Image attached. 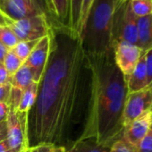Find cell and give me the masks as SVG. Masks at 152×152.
Instances as JSON below:
<instances>
[{"label":"cell","instance_id":"obj_14","mask_svg":"<svg viewBox=\"0 0 152 152\" xmlns=\"http://www.w3.org/2000/svg\"><path fill=\"white\" fill-rule=\"evenodd\" d=\"M138 47L146 52L152 48V15L137 18Z\"/></svg>","mask_w":152,"mask_h":152},{"label":"cell","instance_id":"obj_23","mask_svg":"<svg viewBox=\"0 0 152 152\" xmlns=\"http://www.w3.org/2000/svg\"><path fill=\"white\" fill-rule=\"evenodd\" d=\"M95 2V0H83L82 3V7H81V13H80V21H79V39L81 32L85 25V23L87 21V18L89 16V14L91 12V9Z\"/></svg>","mask_w":152,"mask_h":152},{"label":"cell","instance_id":"obj_29","mask_svg":"<svg viewBox=\"0 0 152 152\" xmlns=\"http://www.w3.org/2000/svg\"><path fill=\"white\" fill-rule=\"evenodd\" d=\"M8 112H9L8 104L6 102H0V123L7 121Z\"/></svg>","mask_w":152,"mask_h":152},{"label":"cell","instance_id":"obj_20","mask_svg":"<svg viewBox=\"0 0 152 152\" xmlns=\"http://www.w3.org/2000/svg\"><path fill=\"white\" fill-rule=\"evenodd\" d=\"M39 39L37 40H25V41H19L17 45L13 48L15 55L24 63L27 58L29 57L30 54L33 50L34 47L37 45Z\"/></svg>","mask_w":152,"mask_h":152},{"label":"cell","instance_id":"obj_21","mask_svg":"<svg viewBox=\"0 0 152 152\" xmlns=\"http://www.w3.org/2000/svg\"><path fill=\"white\" fill-rule=\"evenodd\" d=\"M83 0H71V31L79 38V21Z\"/></svg>","mask_w":152,"mask_h":152},{"label":"cell","instance_id":"obj_39","mask_svg":"<svg viewBox=\"0 0 152 152\" xmlns=\"http://www.w3.org/2000/svg\"><path fill=\"white\" fill-rule=\"evenodd\" d=\"M120 1H126V0H120Z\"/></svg>","mask_w":152,"mask_h":152},{"label":"cell","instance_id":"obj_24","mask_svg":"<svg viewBox=\"0 0 152 152\" xmlns=\"http://www.w3.org/2000/svg\"><path fill=\"white\" fill-rule=\"evenodd\" d=\"M135 152H152V131L150 130L148 134L139 142L134 148Z\"/></svg>","mask_w":152,"mask_h":152},{"label":"cell","instance_id":"obj_6","mask_svg":"<svg viewBox=\"0 0 152 152\" xmlns=\"http://www.w3.org/2000/svg\"><path fill=\"white\" fill-rule=\"evenodd\" d=\"M8 26L20 41L40 39L48 36L50 31V25L45 14L12 22Z\"/></svg>","mask_w":152,"mask_h":152},{"label":"cell","instance_id":"obj_2","mask_svg":"<svg viewBox=\"0 0 152 152\" xmlns=\"http://www.w3.org/2000/svg\"><path fill=\"white\" fill-rule=\"evenodd\" d=\"M86 56L91 72L90 95L83 130L77 140H93L111 146L124 132L126 81L115 64L113 51Z\"/></svg>","mask_w":152,"mask_h":152},{"label":"cell","instance_id":"obj_11","mask_svg":"<svg viewBox=\"0 0 152 152\" xmlns=\"http://www.w3.org/2000/svg\"><path fill=\"white\" fill-rule=\"evenodd\" d=\"M50 50V38L49 35L43 37L39 40L33 50L30 54L27 60L24 62L31 70L33 81L39 83L43 72L45 71Z\"/></svg>","mask_w":152,"mask_h":152},{"label":"cell","instance_id":"obj_35","mask_svg":"<svg viewBox=\"0 0 152 152\" xmlns=\"http://www.w3.org/2000/svg\"><path fill=\"white\" fill-rule=\"evenodd\" d=\"M53 152H64V147H56Z\"/></svg>","mask_w":152,"mask_h":152},{"label":"cell","instance_id":"obj_10","mask_svg":"<svg viewBox=\"0 0 152 152\" xmlns=\"http://www.w3.org/2000/svg\"><path fill=\"white\" fill-rule=\"evenodd\" d=\"M40 1L50 27L71 30V0Z\"/></svg>","mask_w":152,"mask_h":152},{"label":"cell","instance_id":"obj_22","mask_svg":"<svg viewBox=\"0 0 152 152\" xmlns=\"http://www.w3.org/2000/svg\"><path fill=\"white\" fill-rule=\"evenodd\" d=\"M20 40L9 26H3L0 32V42L8 50L13 49Z\"/></svg>","mask_w":152,"mask_h":152},{"label":"cell","instance_id":"obj_34","mask_svg":"<svg viewBox=\"0 0 152 152\" xmlns=\"http://www.w3.org/2000/svg\"><path fill=\"white\" fill-rule=\"evenodd\" d=\"M9 148H10V146H9V142H8L7 139L0 142V152H4Z\"/></svg>","mask_w":152,"mask_h":152},{"label":"cell","instance_id":"obj_8","mask_svg":"<svg viewBox=\"0 0 152 152\" xmlns=\"http://www.w3.org/2000/svg\"><path fill=\"white\" fill-rule=\"evenodd\" d=\"M151 107L152 87H147L144 90L128 93L125 99L123 113L124 128Z\"/></svg>","mask_w":152,"mask_h":152},{"label":"cell","instance_id":"obj_18","mask_svg":"<svg viewBox=\"0 0 152 152\" xmlns=\"http://www.w3.org/2000/svg\"><path fill=\"white\" fill-rule=\"evenodd\" d=\"M129 3L137 18L152 15V0H129Z\"/></svg>","mask_w":152,"mask_h":152},{"label":"cell","instance_id":"obj_1","mask_svg":"<svg viewBox=\"0 0 152 152\" xmlns=\"http://www.w3.org/2000/svg\"><path fill=\"white\" fill-rule=\"evenodd\" d=\"M48 60L29 112L30 147L49 144L64 148L83 130L90 95L91 72L80 39L71 30L49 31Z\"/></svg>","mask_w":152,"mask_h":152},{"label":"cell","instance_id":"obj_30","mask_svg":"<svg viewBox=\"0 0 152 152\" xmlns=\"http://www.w3.org/2000/svg\"><path fill=\"white\" fill-rule=\"evenodd\" d=\"M10 81H11V77L8 75L3 64H0V84L10 83Z\"/></svg>","mask_w":152,"mask_h":152},{"label":"cell","instance_id":"obj_26","mask_svg":"<svg viewBox=\"0 0 152 152\" xmlns=\"http://www.w3.org/2000/svg\"><path fill=\"white\" fill-rule=\"evenodd\" d=\"M148 87H152V48L144 53Z\"/></svg>","mask_w":152,"mask_h":152},{"label":"cell","instance_id":"obj_13","mask_svg":"<svg viewBox=\"0 0 152 152\" xmlns=\"http://www.w3.org/2000/svg\"><path fill=\"white\" fill-rule=\"evenodd\" d=\"M144 53L142 54L133 72L131 73L130 76H128L125 79L128 93L136 92V91L144 90L148 87Z\"/></svg>","mask_w":152,"mask_h":152},{"label":"cell","instance_id":"obj_15","mask_svg":"<svg viewBox=\"0 0 152 152\" xmlns=\"http://www.w3.org/2000/svg\"><path fill=\"white\" fill-rule=\"evenodd\" d=\"M110 147L99 144L93 140H80L64 148V152H109Z\"/></svg>","mask_w":152,"mask_h":152},{"label":"cell","instance_id":"obj_12","mask_svg":"<svg viewBox=\"0 0 152 152\" xmlns=\"http://www.w3.org/2000/svg\"><path fill=\"white\" fill-rule=\"evenodd\" d=\"M152 127V107L124 128L122 138L133 148L148 134Z\"/></svg>","mask_w":152,"mask_h":152},{"label":"cell","instance_id":"obj_3","mask_svg":"<svg viewBox=\"0 0 152 152\" xmlns=\"http://www.w3.org/2000/svg\"><path fill=\"white\" fill-rule=\"evenodd\" d=\"M118 0H95L80 42L86 55H103L113 51L112 24Z\"/></svg>","mask_w":152,"mask_h":152},{"label":"cell","instance_id":"obj_37","mask_svg":"<svg viewBox=\"0 0 152 152\" xmlns=\"http://www.w3.org/2000/svg\"><path fill=\"white\" fill-rule=\"evenodd\" d=\"M22 152H31V148H26V149L23 150Z\"/></svg>","mask_w":152,"mask_h":152},{"label":"cell","instance_id":"obj_33","mask_svg":"<svg viewBox=\"0 0 152 152\" xmlns=\"http://www.w3.org/2000/svg\"><path fill=\"white\" fill-rule=\"evenodd\" d=\"M12 22L8 20L1 12H0V25L1 26H8Z\"/></svg>","mask_w":152,"mask_h":152},{"label":"cell","instance_id":"obj_40","mask_svg":"<svg viewBox=\"0 0 152 152\" xmlns=\"http://www.w3.org/2000/svg\"><path fill=\"white\" fill-rule=\"evenodd\" d=\"M151 131H152V127H151Z\"/></svg>","mask_w":152,"mask_h":152},{"label":"cell","instance_id":"obj_4","mask_svg":"<svg viewBox=\"0 0 152 152\" xmlns=\"http://www.w3.org/2000/svg\"><path fill=\"white\" fill-rule=\"evenodd\" d=\"M23 91L13 88L8 101L9 112L7 119V140L10 148L23 151L30 148L28 137V116L29 112L17 110Z\"/></svg>","mask_w":152,"mask_h":152},{"label":"cell","instance_id":"obj_31","mask_svg":"<svg viewBox=\"0 0 152 152\" xmlns=\"http://www.w3.org/2000/svg\"><path fill=\"white\" fill-rule=\"evenodd\" d=\"M7 139V121L0 123V142Z\"/></svg>","mask_w":152,"mask_h":152},{"label":"cell","instance_id":"obj_27","mask_svg":"<svg viewBox=\"0 0 152 152\" xmlns=\"http://www.w3.org/2000/svg\"><path fill=\"white\" fill-rule=\"evenodd\" d=\"M12 86L10 83L0 84V102L8 103L10 99Z\"/></svg>","mask_w":152,"mask_h":152},{"label":"cell","instance_id":"obj_28","mask_svg":"<svg viewBox=\"0 0 152 152\" xmlns=\"http://www.w3.org/2000/svg\"><path fill=\"white\" fill-rule=\"evenodd\" d=\"M30 148L31 152H53L56 147L49 144H39Z\"/></svg>","mask_w":152,"mask_h":152},{"label":"cell","instance_id":"obj_16","mask_svg":"<svg viewBox=\"0 0 152 152\" xmlns=\"http://www.w3.org/2000/svg\"><path fill=\"white\" fill-rule=\"evenodd\" d=\"M32 83H34V81L31 70L25 63H23L20 69L12 76L10 81V84L13 88H16L21 91L26 89Z\"/></svg>","mask_w":152,"mask_h":152},{"label":"cell","instance_id":"obj_25","mask_svg":"<svg viewBox=\"0 0 152 152\" xmlns=\"http://www.w3.org/2000/svg\"><path fill=\"white\" fill-rule=\"evenodd\" d=\"M109 152H135V149L121 138L111 145Z\"/></svg>","mask_w":152,"mask_h":152},{"label":"cell","instance_id":"obj_7","mask_svg":"<svg viewBox=\"0 0 152 152\" xmlns=\"http://www.w3.org/2000/svg\"><path fill=\"white\" fill-rule=\"evenodd\" d=\"M0 12L11 22L45 14L40 0H0Z\"/></svg>","mask_w":152,"mask_h":152},{"label":"cell","instance_id":"obj_17","mask_svg":"<svg viewBox=\"0 0 152 152\" xmlns=\"http://www.w3.org/2000/svg\"><path fill=\"white\" fill-rule=\"evenodd\" d=\"M39 84L36 83H32L30 86L24 89L22 92V96L20 99V102L17 107L18 111L21 112H30L32 108L38 94Z\"/></svg>","mask_w":152,"mask_h":152},{"label":"cell","instance_id":"obj_36","mask_svg":"<svg viewBox=\"0 0 152 152\" xmlns=\"http://www.w3.org/2000/svg\"><path fill=\"white\" fill-rule=\"evenodd\" d=\"M4 152H22V151H20V150H16V149H13V148H9V149L6 150V151H4Z\"/></svg>","mask_w":152,"mask_h":152},{"label":"cell","instance_id":"obj_9","mask_svg":"<svg viewBox=\"0 0 152 152\" xmlns=\"http://www.w3.org/2000/svg\"><path fill=\"white\" fill-rule=\"evenodd\" d=\"M113 53L116 66L126 79L135 69L144 52L137 45L120 40L113 45Z\"/></svg>","mask_w":152,"mask_h":152},{"label":"cell","instance_id":"obj_19","mask_svg":"<svg viewBox=\"0 0 152 152\" xmlns=\"http://www.w3.org/2000/svg\"><path fill=\"white\" fill-rule=\"evenodd\" d=\"M23 64V62L15 55L14 50L9 49L5 56L3 65L10 77H12Z\"/></svg>","mask_w":152,"mask_h":152},{"label":"cell","instance_id":"obj_32","mask_svg":"<svg viewBox=\"0 0 152 152\" xmlns=\"http://www.w3.org/2000/svg\"><path fill=\"white\" fill-rule=\"evenodd\" d=\"M7 51H8V49H7L1 42H0V64H3L5 56H6V54L7 53Z\"/></svg>","mask_w":152,"mask_h":152},{"label":"cell","instance_id":"obj_5","mask_svg":"<svg viewBox=\"0 0 152 152\" xmlns=\"http://www.w3.org/2000/svg\"><path fill=\"white\" fill-rule=\"evenodd\" d=\"M120 40H125L138 46L137 17L131 9L129 0H118L114 12L112 24L113 45Z\"/></svg>","mask_w":152,"mask_h":152},{"label":"cell","instance_id":"obj_38","mask_svg":"<svg viewBox=\"0 0 152 152\" xmlns=\"http://www.w3.org/2000/svg\"><path fill=\"white\" fill-rule=\"evenodd\" d=\"M2 27H3V26H1V25H0V32H1V30H2Z\"/></svg>","mask_w":152,"mask_h":152}]
</instances>
